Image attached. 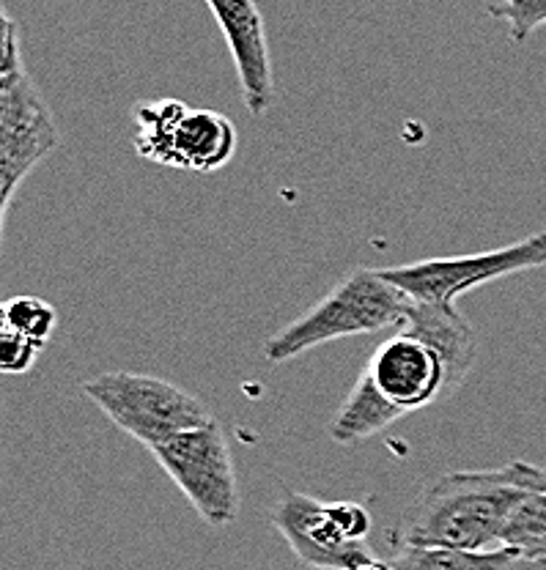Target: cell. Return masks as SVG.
<instances>
[{"mask_svg":"<svg viewBox=\"0 0 546 570\" xmlns=\"http://www.w3.org/2000/svg\"><path fill=\"white\" fill-rule=\"evenodd\" d=\"M544 491L546 469L519 459L497 469L442 474L403 513L390 543L393 549H500L508 521L521 502Z\"/></svg>","mask_w":546,"mask_h":570,"instance_id":"obj_1","label":"cell"},{"mask_svg":"<svg viewBox=\"0 0 546 570\" xmlns=\"http://www.w3.org/2000/svg\"><path fill=\"white\" fill-rule=\"evenodd\" d=\"M412 299L390 285L379 269H354L305 316L283 326L264 343L270 362H289L341 337L401 330Z\"/></svg>","mask_w":546,"mask_h":570,"instance_id":"obj_2","label":"cell"},{"mask_svg":"<svg viewBox=\"0 0 546 570\" xmlns=\"http://www.w3.org/2000/svg\"><path fill=\"white\" fill-rule=\"evenodd\" d=\"M82 392L113 425L148 450L215 420L193 392L146 373H99L82 382Z\"/></svg>","mask_w":546,"mask_h":570,"instance_id":"obj_3","label":"cell"},{"mask_svg":"<svg viewBox=\"0 0 546 570\" xmlns=\"http://www.w3.org/2000/svg\"><path fill=\"white\" fill-rule=\"evenodd\" d=\"M272 524L300 562L316 570H354L377 560L365 538L371 513L360 502H322L286 491L272 508Z\"/></svg>","mask_w":546,"mask_h":570,"instance_id":"obj_4","label":"cell"},{"mask_svg":"<svg viewBox=\"0 0 546 570\" xmlns=\"http://www.w3.org/2000/svg\"><path fill=\"white\" fill-rule=\"evenodd\" d=\"M546 266V230L514 242V245L486 249V253L448 255V258L415 261L407 266L379 269L390 285L412 302L439 307H456V302L486 283L503 281L519 272Z\"/></svg>","mask_w":546,"mask_h":570,"instance_id":"obj_5","label":"cell"},{"mask_svg":"<svg viewBox=\"0 0 546 570\" xmlns=\"http://www.w3.org/2000/svg\"><path fill=\"white\" fill-rule=\"evenodd\" d=\"M152 453L206 524H234L242 504L240 483L228 439L217 420L168 439Z\"/></svg>","mask_w":546,"mask_h":570,"instance_id":"obj_6","label":"cell"},{"mask_svg":"<svg viewBox=\"0 0 546 570\" xmlns=\"http://www.w3.org/2000/svg\"><path fill=\"white\" fill-rule=\"evenodd\" d=\"M363 376L403 417L459 392L448 356L420 332L401 326L368 360Z\"/></svg>","mask_w":546,"mask_h":570,"instance_id":"obj_7","label":"cell"},{"mask_svg":"<svg viewBox=\"0 0 546 570\" xmlns=\"http://www.w3.org/2000/svg\"><path fill=\"white\" fill-rule=\"evenodd\" d=\"M58 127L26 69L0 77V165L28 176L58 146Z\"/></svg>","mask_w":546,"mask_h":570,"instance_id":"obj_8","label":"cell"},{"mask_svg":"<svg viewBox=\"0 0 546 570\" xmlns=\"http://www.w3.org/2000/svg\"><path fill=\"white\" fill-rule=\"evenodd\" d=\"M220 31L228 41L240 77L242 102L251 116H264L275 105V77H272L270 45H266L264 17L255 0H206Z\"/></svg>","mask_w":546,"mask_h":570,"instance_id":"obj_9","label":"cell"},{"mask_svg":"<svg viewBox=\"0 0 546 570\" xmlns=\"http://www.w3.org/2000/svg\"><path fill=\"white\" fill-rule=\"evenodd\" d=\"M236 148H240V132L228 116L187 107L170 142L168 168L201 176L217 174L234 159Z\"/></svg>","mask_w":546,"mask_h":570,"instance_id":"obj_10","label":"cell"},{"mask_svg":"<svg viewBox=\"0 0 546 570\" xmlns=\"http://www.w3.org/2000/svg\"><path fill=\"white\" fill-rule=\"evenodd\" d=\"M403 326L420 332L435 346L442 348L450 367H454L456 379L461 384L467 382V376H470L475 367V360H478V335H475L470 321L461 316L459 307H439L412 302L407 313V324Z\"/></svg>","mask_w":546,"mask_h":570,"instance_id":"obj_11","label":"cell"},{"mask_svg":"<svg viewBox=\"0 0 546 570\" xmlns=\"http://www.w3.org/2000/svg\"><path fill=\"white\" fill-rule=\"evenodd\" d=\"M399 420H403V414L396 412V409L371 387V382H368L363 373H360L354 387L349 390L347 401L341 403L338 414L332 417L330 436L332 442L338 444L365 442V439L384 433L390 425L399 423Z\"/></svg>","mask_w":546,"mask_h":570,"instance_id":"obj_12","label":"cell"},{"mask_svg":"<svg viewBox=\"0 0 546 570\" xmlns=\"http://www.w3.org/2000/svg\"><path fill=\"white\" fill-rule=\"evenodd\" d=\"M519 560L521 551L514 546H500V549L491 551L401 546V549H396L390 566L396 570H516Z\"/></svg>","mask_w":546,"mask_h":570,"instance_id":"obj_13","label":"cell"},{"mask_svg":"<svg viewBox=\"0 0 546 570\" xmlns=\"http://www.w3.org/2000/svg\"><path fill=\"white\" fill-rule=\"evenodd\" d=\"M187 107L189 105H184L182 99H146V102L135 105V151L148 163L168 168L170 142H174V132Z\"/></svg>","mask_w":546,"mask_h":570,"instance_id":"obj_14","label":"cell"},{"mask_svg":"<svg viewBox=\"0 0 546 570\" xmlns=\"http://www.w3.org/2000/svg\"><path fill=\"white\" fill-rule=\"evenodd\" d=\"M6 316H9V330L20 332L22 337L33 341L45 348L58 324V313L50 302L37 299V296H14L6 302Z\"/></svg>","mask_w":546,"mask_h":570,"instance_id":"obj_15","label":"cell"},{"mask_svg":"<svg viewBox=\"0 0 546 570\" xmlns=\"http://www.w3.org/2000/svg\"><path fill=\"white\" fill-rule=\"evenodd\" d=\"M486 11L506 22L514 45H521L546 26V0H486Z\"/></svg>","mask_w":546,"mask_h":570,"instance_id":"obj_16","label":"cell"},{"mask_svg":"<svg viewBox=\"0 0 546 570\" xmlns=\"http://www.w3.org/2000/svg\"><path fill=\"white\" fill-rule=\"evenodd\" d=\"M546 538V491L544 494H533L521 502L514 519L508 521L506 534H503V546H514L521 554L530 551L533 546L542 543Z\"/></svg>","mask_w":546,"mask_h":570,"instance_id":"obj_17","label":"cell"},{"mask_svg":"<svg viewBox=\"0 0 546 570\" xmlns=\"http://www.w3.org/2000/svg\"><path fill=\"white\" fill-rule=\"evenodd\" d=\"M39 354L41 346L28 341V337H22L20 332L6 330L0 335V373H6V376H22V373H28L37 365Z\"/></svg>","mask_w":546,"mask_h":570,"instance_id":"obj_18","label":"cell"},{"mask_svg":"<svg viewBox=\"0 0 546 570\" xmlns=\"http://www.w3.org/2000/svg\"><path fill=\"white\" fill-rule=\"evenodd\" d=\"M22 71V50H20V28L11 20L6 6L0 3V77Z\"/></svg>","mask_w":546,"mask_h":570,"instance_id":"obj_19","label":"cell"},{"mask_svg":"<svg viewBox=\"0 0 546 570\" xmlns=\"http://www.w3.org/2000/svg\"><path fill=\"white\" fill-rule=\"evenodd\" d=\"M22 178L26 176H20L17 170L3 168V165H0V234H3V217H6V209H9V204H11V195L17 193V187L22 184Z\"/></svg>","mask_w":546,"mask_h":570,"instance_id":"obj_20","label":"cell"},{"mask_svg":"<svg viewBox=\"0 0 546 570\" xmlns=\"http://www.w3.org/2000/svg\"><path fill=\"white\" fill-rule=\"evenodd\" d=\"M516 570H546V551H544V554H533V557L521 554V560H519V566H516Z\"/></svg>","mask_w":546,"mask_h":570,"instance_id":"obj_21","label":"cell"},{"mask_svg":"<svg viewBox=\"0 0 546 570\" xmlns=\"http://www.w3.org/2000/svg\"><path fill=\"white\" fill-rule=\"evenodd\" d=\"M354 570H396V568L390 566V562H384V560H371V562H365V566H360Z\"/></svg>","mask_w":546,"mask_h":570,"instance_id":"obj_22","label":"cell"},{"mask_svg":"<svg viewBox=\"0 0 546 570\" xmlns=\"http://www.w3.org/2000/svg\"><path fill=\"white\" fill-rule=\"evenodd\" d=\"M9 330V316H6V302H0V335Z\"/></svg>","mask_w":546,"mask_h":570,"instance_id":"obj_23","label":"cell"},{"mask_svg":"<svg viewBox=\"0 0 546 570\" xmlns=\"http://www.w3.org/2000/svg\"><path fill=\"white\" fill-rule=\"evenodd\" d=\"M544 551H546V538L542 540V543H536V546H533L530 551H525V554H527V557H533V554H544Z\"/></svg>","mask_w":546,"mask_h":570,"instance_id":"obj_24","label":"cell"}]
</instances>
